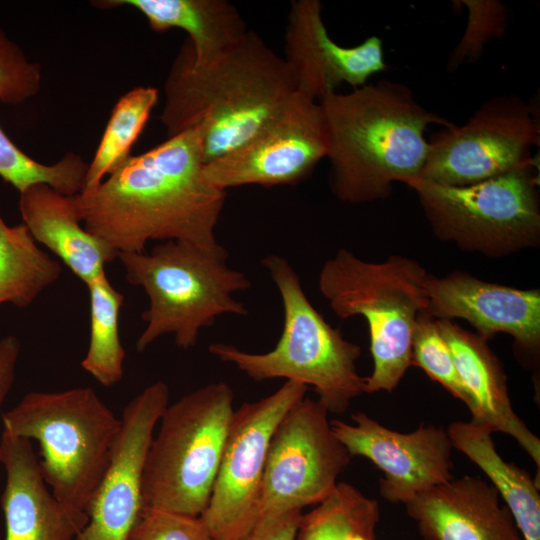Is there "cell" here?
Returning <instances> with one entry per match:
<instances>
[{
    "label": "cell",
    "mask_w": 540,
    "mask_h": 540,
    "mask_svg": "<svg viewBox=\"0 0 540 540\" xmlns=\"http://www.w3.org/2000/svg\"><path fill=\"white\" fill-rule=\"evenodd\" d=\"M204 166L195 130L168 137L75 195L81 223L118 253L144 252L154 240L215 246L226 191L206 180Z\"/></svg>",
    "instance_id": "obj_1"
},
{
    "label": "cell",
    "mask_w": 540,
    "mask_h": 540,
    "mask_svg": "<svg viewBox=\"0 0 540 540\" xmlns=\"http://www.w3.org/2000/svg\"><path fill=\"white\" fill-rule=\"evenodd\" d=\"M294 92L285 59L253 31L204 64L186 41L164 84L161 121L168 137L195 130L207 164L245 142Z\"/></svg>",
    "instance_id": "obj_2"
},
{
    "label": "cell",
    "mask_w": 540,
    "mask_h": 540,
    "mask_svg": "<svg viewBox=\"0 0 540 540\" xmlns=\"http://www.w3.org/2000/svg\"><path fill=\"white\" fill-rule=\"evenodd\" d=\"M329 133V184L341 201L360 204L387 198L394 182L419 179L430 124L452 123L426 110L402 83L380 80L320 101Z\"/></svg>",
    "instance_id": "obj_3"
},
{
    "label": "cell",
    "mask_w": 540,
    "mask_h": 540,
    "mask_svg": "<svg viewBox=\"0 0 540 540\" xmlns=\"http://www.w3.org/2000/svg\"><path fill=\"white\" fill-rule=\"evenodd\" d=\"M127 282L148 297L142 314L145 327L136 350L145 351L157 339L172 335L184 350L194 347L201 330L227 314L246 315L234 297L251 287L247 276L228 266V252L219 243L201 247L164 241L150 252L119 253Z\"/></svg>",
    "instance_id": "obj_4"
},
{
    "label": "cell",
    "mask_w": 540,
    "mask_h": 540,
    "mask_svg": "<svg viewBox=\"0 0 540 540\" xmlns=\"http://www.w3.org/2000/svg\"><path fill=\"white\" fill-rule=\"evenodd\" d=\"M429 274L415 260L393 255L369 262L341 248L321 268L318 287L341 319L362 316L370 333L372 373L365 393L392 392L412 365V337L428 310Z\"/></svg>",
    "instance_id": "obj_5"
},
{
    "label": "cell",
    "mask_w": 540,
    "mask_h": 540,
    "mask_svg": "<svg viewBox=\"0 0 540 540\" xmlns=\"http://www.w3.org/2000/svg\"><path fill=\"white\" fill-rule=\"evenodd\" d=\"M261 264L278 289L283 306V329L275 347L251 353L218 342L209 346V352L255 381L284 378L312 386L329 412L346 411L354 398L365 393V377L356 368L361 348L345 339L314 308L285 258L269 254Z\"/></svg>",
    "instance_id": "obj_6"
},
{
    "label": "cell",
    "mask_w": 540,
    "mask_h": 540,
    "mask_svg": "<svg viewBox=\"0 0 540 540\" xmlns=\"http://www.w3.org/2000/svg\"><path fill=\"white\" fill-rule=\"evenodd\" d=\"M1 420L2 431L39 443L40 471L54 497L86 513L121 425L94 389L32 391Z\"/></svg>",
    "instance_id": "obj_7"
},
{
    "label": "cell",
    "mask_w": 540,
    "mask_h": 540,
    "mask_svg": "<svg viewBox=\"0 0 540 540\" xmlns=\"http://www.w3.org/2000/svg\"><path fill=\"white\" fill-rule=\"evenodd\" d=\"M234 393L211 382L168 405L151 441L142 477V510L200 517L218 473Z\"/></svg>",
    "instance_id": "obj_8"
},
{
    "label": "cell",
    "mask_w": 540,
    "mask_h": 540,
    "mask_svg": "<svg viewBox=\"0 0 540 540\" xmlns=\"http://www.w3.org/2000/svg\"><path fill=\"white\" fill-rule=\"evenodd\" d=\"M408 186L440 240L489 257L539 244L540 200L533 165L467 186L422 179Z\"/></svg>",
    "instance_id": "obj_9"
},
{
    "label": "cell",
    "mask_w": 540,
    "mask_h": 540,
    "mask_svg": "<svg viewBox=\"0 0 540 540\" xmlns=\"http://www.w3.org/2000/svg\"><path fill=\"white\" fill-rule=\"evenodd\" d=\"M540 126L530 105L512 94L485 101L463 125L442 128L429 142L419 179L446 186L476 184L533 165Z\"/></svg>",
    "instance_id": "obj_10"
},
{
    "label": "cell",
    "mask_w": 540,
    "mask_h": 540,
    "mask_svg": "<svg viewBox=\"0 0 540 540\" xmlns=\"http://www.w3.org/2000/svg\"><path fill=\"white\" fill-rule=\"evenodd\" d=\"M307 389L286 381L272 394L234 410L211 497L200 515L214 540H240L256 524L272 435Z\"/></svg>",
    "instance_id": "obj_11"
},
{
    "label": "cell",
    "mask_w": 540,
    "mask_h": 540,
    "mask_svg": "<svg viewBox=\"0 0 540 540\" xmlns=\"http://www.w3.org/2000/svg\"><path fill=\"white\" fill-rule=\"evenodd\" d=\"M328 413L320 400L305 397L275 429L258 520L317 505L336 488L351 456L333 432Z\"/></svg>",
    "instance_id": "obj_12"
},
{
    "label": "cell",
    "mask_w": 540,
    "mask_h": 540,
    "mask_svg": "<svg viewBox=\"0 0 540 540\" xmlns=\"http://www.w3.org/2000/svg\"><path fill=\"white\" fill-rule=\"evenodd\" d=\"M328 151L320 102L296 91L245 142L205 164L203 173L224 191L244 185H294L308 177Z\"/></svg>",
    "instance_id": "obj_13"
},
{
    "label": "cell",
    "mask_w": 540,
    "mask_h": 540,
    "mask_svg": "<svg viewBox=\"0 0 540 540\" xmlns=\"http://www.w3.org/2000/svg\"><path fill=\"white\" fill-rule=\"evenodd\" d=\"M169 405V387L156 381L123 409L109 465L74 540H128L142 511V477L154 430Z\"/></svg>",
    "instance_id": "obj_14"
},
{
    "label": "cell",
    "mask_w": 540,
    "mask_h": 540,
    "mask_svg": "<svg viewBox=\"0 0 540 540\" xmlns=\"http://www.w3.org/2000/svg\"><path fill=\"white\" fill-rule=\"evenodd\" d=\"M351 419L353 424L331 420L332 430L351 457H365L382 471L379 490L385 500L406 504L453 479V446L443 428L420 425L413 432L400 433L363 412Z\"/></svg>",
    "instance_id": "obj_15"
},
{
    "label": "cell",
    "mask_w": 540,
    "mask_h": 540,
    "mask_svg": "<svg viewBox=\"0 0 540 540\" xmlns=\"http://www.w3.org/2000/svg\"><path fill=\"white\" fill-rule=\"evenodd\" d=\"M284 47L283 58L294 75L296 91L317 101L342 83L363 86L387 67L382 40L375 35L353 47L334 42L324 25L319 0L291 3Z\"/></svg>",
    "instance_id": "obj_16"
},
{
    "label": "cell",
    "mask_w": 540,
    "mask_h": 540,
    "mask_svg": "<svg viewBox=\"0 0 540 540\" xmlns=\"http://www.w3.org/2000/svg\"><path fill=\"white\" fill-rule=\"evenodd\" d=\"M427 313L436 320L464 319L481 337L512 336L520 348L540 345V292L485 282L462 272L429 275Z\"/></svg>",
    "instance_id": "obj_17"
},
{
    "label": "cell",
    "mask_w": 540,
    "mask_h": 540,
    "mask_svg": "<svg viewBox=\"0 0 540 540\" xmlns=\"http://www.w3.org/2000/svg\"><path fill=\"white\" fill-rule=\"evenodd\" d=\"M0 463L6 472L1 495L4 540H74L88 516L54 497L42 477L31 440L2 431Z\"/></svg>",
    "instance_id": "obj_18"
},
{
    "label": "cell",
    "mask_w": 540,
    "mask_h": 540,
    "mask_svg": "<svg viewBox=\"0 0 540 540\" xmlns=\"http://www.w3.org/2000/svg\"><path fill=\"white\" fill-rule=\"evenodd\" d=\"M404 505L425 540H524L497 490L479 477L451 479Z\"/></svg>",
    "instance_id": "obj_19"
},
{
    "label": "cell",
    "mask_w": 540,
    "mask_h": 540,
    "mask_svg": "<svg viewBox=\"0 0 540 540\" xmlns=\"http://www.w3.org/2000/svg\"><path fill=\"white\" fill-rule=\"evenodd\" d=\"M41 88V67L27 58L18 44L0 28V102L19 105ZM88 164L67 153L54 164L40 163L24 153L0 126V178L19 193L36 184H46L66 196L80 194Z\"/></svg>",
    "instance_id": "obj_20"
},
{
    "label": "cell",
    "mask_w": 540,
    "mask_h": 540,
    "mask_svg": "<svg viewBox=\"0 0 540 540\" xmlns=\"http://www.w3.org/2000/svg\"><path fill=\"white\" fill-rule=\"evenodd\" d=\"M460 378L473 399L471 421L513 437L540 469V440L514 412L501 363L485 338L451 320H437Z\"/></svg>",
    "instance_id": "obj_21"
},
{
    "label": "cell",
    "mask_w": 540,
    "mask_h": 540,
    "mask_svg": "<svg viewBox=\"0 0 540 540\" xmlns=\"http://www.w3.org/2000/svg\"><path fill=\"white\" fill-rule=\"evenodd\" d=\"M19 195L20 215L34 240L57 256L85 286L118 258L113 247L85 229L74 196L46 184L33 185Z\"/></svg>",
    "instance_id": "obj_22"
},
{
    "label": "cell",
    "mask_w": 540,
    "mask_h": 540,
    "mask_svg": "<svg viewBox=\"0 0 540 540\" xmlns=\"http://www.w3.org/2000/svg\"><path fill=\"white\" fill-rule=\"evenodd\" d=\"M98 7L129 6L138 10L157 32L184 30L196 64L209 62L248 30L235 6L225 0H106Z\"/></svg>",
    "instance_id": "obj_23"
},
{
    "label": "cell",
    "mask_w": 540,
    "mask_h": 540,
    "mask_svg": "<svg viewBox=\"0 0 540 540\" xmlns=\"http://www.w3.org/2000/svg\"><path fill=\"white\" fill-rule=\"evenodd\" d=\"M453 448L467 456L502 496L524 540H540L539 484L497 452L492 431L472 421L452 422L447 429Z\"/></svg>",
    "instance_id": "obj_24"
},
{
    "label": "cell",
    "mask_w": 540,
    "mask_h": 540,
    "mask_svg": "<svg viewBox=\"0 0 540 540\" xmlns=\"http://www.w3.org/2000/svg\"><path fill=\"white\" fill-rule=\"evenodd\" d=\"M61 273L23 223L9 226L0 215V305L30 306Z\"/></svg>",
    "instance_id": "obj_25"
},
{
    "label": "cell",
    "mask_w": 540,
    "mask_h": 540,
    "mask_svg": "<svg viewBox=\"0 0 540 540\" xmlns=\"http://www.w3.org/2000/svg\"><path fill=\"white\" fill-rule=\"evenodd\" d=\"M90 303V337L82 368L99 384L111 387L124 374L125 349L119 334V314L124 296L106 271L86 285Z\"/></svg>",
    "instance_id": "obj_26"
},
{
    "label": "cell",
    "mask_w": 540,
    "mask_h": 540,
    "mask_svg": "<svg viewBox=\"0 0 540 540\" xmlns=\"http://www.w3.org/2000/svg\"><path fill=\"white\" fill-rule=\"evenodd\" d=\"M158 100L154 87L139 86L123 95L114 106L90 164L83 191L97 187L131 155Z\"/></svg>",
    "instance_id": "obj_27"
},
{
    "label": "cell",
    "mask_w": 540,
    "mask_h": 540,
    "mask_svg": "<svg viewBox=\"0 0 540 540\" xmlns=\"http://www.w3.org/2000/svg\"><path fill=\"white\" fill-rule=\"evenodd\" d=\"M378 502L355 486L338 482L331 495L302 514L295 540H345L352 534H375Z\"/></svg>",
    "instance_id": "obj_28"
},
{
    "label": "cell",
    "mask_w": 540,
    "mask_h": 540,
    "mask_svg": "<svg viewBox=\"0 0 540 540\" xmlns=\"http://www.w3.org/2000/svg\"><path fill=\"white\" fill-rule=\"evenodd\" d=\"M412 365L420 367L434 381L441 384L455 398L475 412V405L463 384L452 352L442 336L437 320L427 312L416 324L412 337Z\"/></svg>",
    "instance_id": "obj_29"
},
{
    "label": "cell",
    "mask_w": 540,
    "mask_h": 540,
    "mask_svg": "<svg viewBox=\"0 0 540 540\" xmlns=\"http://www.w3.org/2000/svg\"><path fill=\"white\" fill-rule=\"evenodd\" d=\"M467 7L468 21L462 38L448 58L447 70L455 71L464 62L481 56L485 45L501 38L506 31L508 12L498 0H461Z\"/></svg>",
    "instance_id": "obj_30"
},
{
    "label": "cell",
    "mask_w": 540,
    "mask_h": 540,
    "mask_svg": "<svg viewBox=\"0 0 540 540\" xmlns=\"http://www.w3.org/2000/svg\"><path fill=\"white\" fill-rule=\"evenodd\" d=\"M128 540H214L200 517L144 509Z\"/></svg>",
    "instance_id": "obj_31"
},
{
    "label": "cell",
    "mask_w": 540,
    "mask_h": 540,
    "mask_svg": "<svg viewBox=\"0 0 540 540\" xmlns=\"http://www.w3.org/2000/svg\"><path fill=\"white\" fill-rule=\"evenodd\" d=\"M302 514L301 510H294L277 517L258 520L252 530L240 540H295Z\"/></svg>",
    "instance_id": "obj_32"
},
{
    "label": "cell",
    "mask_w": 540,
    "mask_h": 540,
    "mask_svg": "<svg viewBox=\"0 0 540 540\" xmlns=\"http://www.w3.org/2000/svg\"><path fill=\"white\" fill-rule=\"evenodd\" d=\"M20 352V341L15 335L0 339V408L14 384Z\"/></svg>",
    "instance_id": "obj_33"
}]
</instances>
